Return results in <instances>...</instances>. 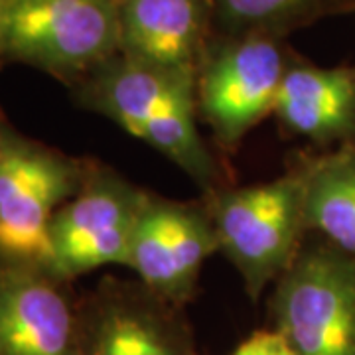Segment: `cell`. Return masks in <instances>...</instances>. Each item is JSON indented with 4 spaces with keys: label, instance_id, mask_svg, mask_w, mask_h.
<instances>
[{
    "label": "cell",
    "instance_id": "obj_1",
    "mask_svg": "<svg viewBox=\"0 0 355 355\" xmlns=\"http://www.w3.org/2000/svg\"><path fill=\"white\" fill-rule=\"evenodd\" d=\"M203 203L214 221L219 253L241 275L257 302L292 265L306 241L304 176L298 162L270 182L207 191Z\"/></svg>",
    "mask_w": 355,
    "mask_h": 355
},
{
    "label": "cell",
    "instance_id": "obj_2",
    "mask_svg": "<svg viewBox=\"0 0 355 355\" xmlns=\"http://www.w3.org/2000/svg\"><path fill=\"white\" fill-rule=\"evenodd\" d=\"M89 160L28 139L0 119V263L50 265L53 217L81 190Z\"/></svg>",
    "mask_w": 355,
    "mask_h": 355
},
{
    "label": "cell",
    "instance_id": "obj_3",
    "mask_svg": "<svg viewBox=\"0 0 355 355\" xmlns=\"http://www.w3.org/2000/svg\"><path fill=\"white\" fill-rule=\"evenodd\" d=\"M308 235L275 282L270 328L298 355H355V257Z\"/></svg>",
    "mask_w": 355,
    "mask_h": 355
},
{
    "label": "cell",
    "instance_id": "obj_4",
    "mask_svg": "<svg viewBox=\"0 0 355 355\" xmlns=\"http://www.w3.org/2000/svg\"><path fill=\"white\" fill-rule=\"evenodd\" d=\"M119 50L116 0H12L0 24V60L71 87Z\"/></svg>",
    "mask_w": 355,
    "mask_h": 355
},
{
    "label": "cell",
    "instance_id": "obj_5",
    "mask_svg": "<svg viewBox=\"0 0 355 355\" xmlns=\"http://www.w3.org/2000/svg\"><path fill=\"white\" fill-rule=\"evenodd\" d=\"M292 58L280 36L241 34L211 42L196 76V111L225 150L275 113L280 81Z\"/></svg>",
    "mask_w": 355,
    "mask_h": 355
},
{
    "label": "cell",
    "instance_id": "obj_6",
    "mask_svg": "<svg viewBox=\"0 0 355 355\" xmlns=\"http://www.w3.org/2000/svg\"><path fill=\"white\" fill-rule=\"evenodd\" d=\"M148 193L113 168L89 160L81 190L53 217L48 272L71 282L101 266L127 265Z\"/></svg>",
    "mask_w": 355,
    "mask_h": 355
},
{
    "label": "cell",
    "instance_id": "obj_7",
    "mask_svg": "<svg viewBox=\"0 0 355 355\" xmlns=\"http://www.w3.org/2000/svg\"><path fill=\"white\" fill-rule=\"evenodd\" d=\"M79 355H200L184 308L139 280L105 279L79 302Z\"/></svg>",
    "mask_w": 355,
    "mask_h": 355
},
{
    "label": "cell",
    "instance_id": "obj_8",
    "mask_svg": "<svg viewBox=\"0 0 355 355\" xmlns=\"http://www.w3.org/2000/svg\"><path fill=\"white\" fill-rule=\"evenodd\" d=\"M216 253L219 241L205 203L148 193L125 266L156 296L184 308L196 296L203 263Z\"/></svg>",
    "mask_w": 355,
    "mask_h": 355
},
{
    "label": "cell",
    "instance_id": "obj_9",
    "mask_svg": "<svg viewBox=\"0 0 355 355\" xmlns=\"http://www.w3.org/2000/svg\"><path fill=\"white\" fill-rule=\"evenodd\" d=\"M46 268L0 263V355H79V302Z\"/></svg>",
    "mask_w": 355,
    "mask_h": 355
},
{
    "label": "cell",
    "instance_id": "obj_10",
    "mask_svg": "<svg viewBox=\"0 0 355 355\" xmlns=\"http://www.w3.org/2000/svg\"><path fill=\"white\" fill-rule=\"evenodd\" d=\"M121 53L184 76H198L209 48V0H116Z\"/></svg>",
    "mask_w": 355,
    "mask_h": 355
},
{
    "label": "cell",
    "instance_id": "obj_11",
    "mask_svg": "<svg viewBox=\"0 0 355 355\" xmlns=\"http://www.w3.org/2000/svg\"><path fill=\"white\" fill-rule=\"evenodd\" d=\"M83 109L99 113L137 137L154 114L196 103V77L114 53L73 85Z\"/></svg>",
    "mask_w": 355,
    "mask_h": 355
},
{
    "label": "cell",
    "instance_id": "obj_12",
    "mask_svg": "<svg viewBox=\"0 0 355 355\" xmlns=\"http://www.w3.org/2000/svg\"><path fill=\"white\" fill-rule=\"evenodd\" d=\"M275 114L288 132L326 150L355 144V67H320L291 60Z\"/></svg>",
    "mask_w": 355,
    "mask_h": 355
},
{
    "label": "cell",
    "instance_id": "obj_13",
    "mask_svg": "<svg viewBox=\"0 0 355 355\" xmlns=\"http://www.w3.org/2000/svg\"><path fill=\"white\" fill-rule=\"evenodd\" d=\"M308 233L355 257V144L300 156Z\"/></svg>",
    "mask_w": 355,
    "mask_h": 355
},
{
    "label": "cell",
    "instance_id": "obj_14",
    "mask_svg": "<svg viewBox=\"0 0 355 355\" xmlns=\"http://www.w3.org/2000/svg\"><path fill=\"white\" fill-rule=\"evenodd\" d=\"M196 113V103L170 107L146 121L135 139L164 154L202 188L203 193H207L225 184L221 182L219 166L198 128Z\"/></svg>",
    "mask_w": 355,
    "mask_h": 355
},
{
    "label": "cell",
    "instance_id": "obj_15",
    "mask_svg": "<svg viewBox=\"0 0 355 355\" xmlns=\"http://www.w3.org/2000/svg\"><path fill=\"white\" fill-rule=\"evenodd\" d=\"M347 0H209L214 24L221 36H282L322 14L342 8Z\"/></svg>",
    "mask_w": 355,
    "mask_h": 355
},
{
    "label": "cell",
    "instance_id": "obj_16",
    "mask_svg": "<svg viewBox=\"0 0 355 355\" xmlns=\"http://www.w3.org/2000/svg\"><path fill=\"white\" fill-rule=\"evenodd\" d=\"M231 355H298L292 345L279 331L268 330L253 331L247 340H243Z\"/></svg>",
    "mask_w": 355,
    "mask_h": 355
},
{
    "label": "cell",
    "instance_id": "obj_17",
    "mask_svg": "<svg viewBox=\"0 0 355 355\" xmlns=\"http://www.w3.org/2000/svg\"><path fill=\"white\" fill-rule=\"evenodd\" d=\"M10 4H12V0H0V24H2V20H4L6 12H8Z\"/></svg>",
    "mask_w": 355,
    "mask_h": 355
}]
</instances>
